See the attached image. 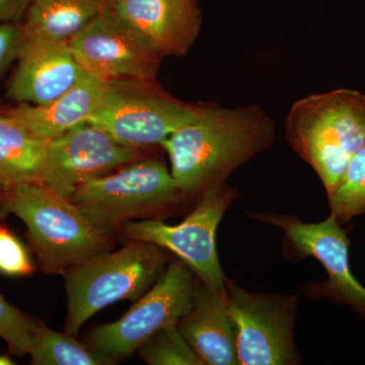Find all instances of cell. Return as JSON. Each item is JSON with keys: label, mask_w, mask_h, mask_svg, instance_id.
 <instances>
[{"label": "cell", "mask_w": 365, "mask_h": 365, "mask_svg": "<svg viewBox=\"0 0 365 365\" xmlns=\"http://www.w3.org/2000/svg\"><path fill=\"white\" fill-rule=\"evenodd\" d=\"M275 127L258 106L204 104L201 114L163 140L170 174L184 196L223 184L240 165L270 148Z\"/></svg>", "instance_id": "obj_1"}, {"label": "cell", "mask_w": 365, "mask_h": 365, "mask_svg": "<svg viewBox=\"0 0 365 365\" xmlns=\"http://www.w3.org/2000/svg\"><path fill=\"white\" fill-rule=\"evenodd\" d=\"M18 216L43 272L62 275L91 257L110 251V232L101 230L69 199L43 184L11 187L0 195V218Z\"/></svg>", "instance_id": "obj_2"}, {"label": "cell", "mask_w": 365, "mask_h": 365, "mask_svg": "<svg viewBox=\"0 0 365 365\" xmlns=\"http://www.w3.org/2000/svg\"><path fill=\"white\" fill-rule=\"evenodd\" d=\"M285 132L330 194L365 146V96L341 88L302 98L288 113Z\"/></svg>", "instance_id": "obj_3"}, {"label": "cell", "mask_w": 365, "mask_h": 365, "mask_svg": "<svg viewBox=\"0 0 365 365\" xmlns=\"http://www.w3.org/2000/svg\"><path fill=\"white\" fill-rule=\"evenodd\" d=\"M168 260L165 249L131 240L69 269L63 275L68 304L64 332L76 336L91 317L119 300L135 302L160 279Z\"/></svg>", "instance_id": "obj_4"}, {"label": "cell", "mask_w": 365, "mask_h": 365, "mask_svg": "<svg viewBox=\"0 0 365 365\" xmlns=\"http://www.w3.org/2000/svg\"><path fill=\"white\" fill-rule=\"evenodd\" d=\"M184 197L165 163L140 158L83 182L69 200L93 225L111 232L131 220L158 215Z\"/></svg>", "instance_id": "obj_5"}, {"label": "cell", "mask_w": 365, "mask_h": 365, "mask_svg": "<svg viewBox=\"0 0 365 365\" xmlns=\"http://www.w3.org/2000/svg\"><path fill=\"white\" fill-rule=\"evenodd\" d=\"M204 104L193 105L172 97L153 81L110 83L102 104L88 123L132 148L160 145L201 114Z\"/></svg>", "instance_id": "obj_6"}, {"label": "cell", "mask_w": 365, "mask_h": 365, "mask_svg": "<svg viewBox=\"0 0 365 365\" xmlns=\"http://www.w3.org/2000/svg\"><path fill=\"white\" fill-rule=\"evenodd\" d=\"M195 276L184 262L173 261L121 319L98 326L91 333V349L106 364H112L137 351L153 334L178 326L195 299Z\"/></svg>", "instance_id": "obj_7"}, {"label": "cell", "mask_w": 365, "mask_h": 365, "mask_svg": "<svg viewBox=\"0 0 365 365\" xmlns=\"http://www.w3.org/2000/svg\"><path fill=\"white\" fill-rule=\"evenodd\" d=\"M202 195L195 210L179 225L146 218L124 223L123 230L130 240L148 242L174 254L201 283L227 297V279L216 251V230L237 191L223 182L206 190Z\"/></svg>", "instance_id": "obj_8"}, {"label": "cell", "mask_w": 365, "mask_h": 365, "mask_svg": "<svg viewBox=\"0 0 365 365\" xmlns=\"http://www.w3.org/2000/svg\"><path fill=\"white\" fill-rule=\"evenodd\" d=\"M225 302L237 327L240 365L299 364L292 297L252 294L227 280Z\"/></svg>", "instance_id": "obj_9"}, {"label": "cell", "mask_w": 365, "mask_h": 365, "mask_svg": "<svg viewBox=\"0 0 365 365\" xmlns=\"http://www.w3.org/2000/svg\"><path fill=\"white\" fill-rule=\"evenodd\" d=\"M141 157L140 148L120 143L103 129L83 122L48 143L42 184L71 199L83 182L111 174Z\"/></svg>", "instance_id": "obj_10"}, {"label": "cell", "mask_w": 365, "mask_h": 365, "mask_svg": "<svg viewBox=\"0 0 365 365\" xmlns=\"http://www.w3.org/2000/svg\"><path fill=\"white\" fill-rule=\"evenodd\" d=\"M68 44L83 71L107 83L153 81L162 63V57L107 9Z\"/></svg>", "instance_id": "obj_11"}, {"label": "cell", "mask_w": 365, "mask_h": 365, "mask_svg": "<svg viewBox=\"0 0 365 365\" xmlns=\"http://www.w3.org/2000/svg\"><path fill=\"white\" fill-rule=\"evenodd\" d=\"M258 217L284 230L302 256L317 259L328 273L327 289L330 294L365 317V287L353 276L349 239L335 216L330 215L324 222L317 223L272 213H261Z\"/></svg>", "instance_id": "obj_12"}, {"label": "cell", "mask_w": 365, "mask_h": 365, "mask_svg": "<svg viewBox=\"0 0 365 365\" xmlns=\"http://www.w3.org/2000/svg\"><path fill=\"white\" fill-rule=\"evenodd\" d=\"M197 0H110L107 11L158 56H184L195 43L202 14Z\"/></svg>", "instance_id": "obj_13"}, {"label": "cell", "mask_w": 365, "mask_h": 365, "mask_svg": "<svg viewBox=\"0 0 365 365\" xmlns=\"http://www.w3.org/2000/svg\"><path fill=\"white\" fill-rule=\"evenodd\" d=\"M6 97L21 104L46 105L66 93L88 76L68 42L30 37L16 59Z\"/></svg>", "instance_id": "obj_14"}, {"label": "cell", "mask_w": 365, "mask_h": 365, "mask_svg": "<svg viewBox=\"0 0 365 365\" xmlns=\"http://www.w3.org/2000/svg\"><path fill=\"white\" fill-rule=\"evenodd\" d=\"M178 328L202 364L240 365L237 327L225 295L202 283Z\"/></svg>", "instance_id": "obj_15"}, {"label": "cell", "mask_w": 365, "mask_h": 365, "mask_svg": "<svg viewBox=\"0 0 365 365\" xmlns=\"http://www.w3.org/2000/svg\"><path fill=\"white\" fill-rule=\"evenodd\" d=\"M110 83L86 76L78 85L46 105L18 104L6 115L46 143L88 120L104 100Z\"/></svg>", "instance_id": "obj_16"}, {"label": "cell", "mask_w": 365, "mask_h": 365, "mask_svg": "<svg viewBox=\"0 0 365 365\" xmlns=\"http://www.w3.org/2000/svg\"><path fill=\"white\" fill-rule=\"evenodd\" d=\"M110 0H32L24 32L30 37L68 42L107 9Z\"/></svg>", "instance_id": "obj_17"}, {"label": "cell", "mask_w": 365, "mask_h": 365, "mask_svg": "<svg viewBox=\"0 0 365 365\" xmlns=\"http://www.w3.org/2000/svg\"><path fill=\"white\" fill-rule=\"evenodd\" d=\"M48 143L0 113V174L9 184H42Z\"/></svg>", "instance_id": "obj_18"}, {"label": "cell", "mask_w": 365, "mask_h": 365, "mask_svg": "<svg viewBox=\"0 0 365 365\" xmlns=\"http://www.w3.org/2000/svg\"><path fill=\"white\" fill-rule=\"evenodd\" d=\"M29 354L34 365L107 364L73 335L57 332L41 321Z\"/></svg>", "instance_id": "obj_19"}, {"label": "cell", "mask_w": 365, "mask_h": 365, "mask_svg": "<svg viewBox=\"0 0 365 365\" xmlns=\"http://www.w3.org/2000/svg\"><path fill=\"white\" fill-rule=\"evenodd\" d=\"M328 198L331 215L340 223L365 213V146L350 160L344 176Z\"/></svg>", "instance_id": "obj_20"}, {"label": "cell", "mask_w": 365, "mask_h": 365, "mask_svg": "<svg viewBox=\"0 0 365 365\" xmlns=\"http://www.w3.org/2000/svg\"><path fill=\"white\" fill-rule=\"evenodd\" d=\"M139 356L150 365H202L178 326L153 334L137 349Z\"/></svg>", "instance_id": "obj_21"}, {"label": "cell", "mask_w": 365, "mask_h": 365, "mask_svg": "<svg viewBox=\"0 0 365 365\" xmlns=\"http://www.w3.org/2000/svg\"><path fill=\"white\" fill-rule=\"evenodd\" d=\"M39 322L24 314L0 294V338L13 354L26 355L32 349Z\"/></svg>", "instance_id": "obj_22"}, {"label": "cell", "mask_w": 365, "mask_h": 365, "mask_svg": "<svg viewBox=\"0 0 365 365\" xmlns=\"http://www.w3.org/2000/svg\"><path fill=\"white\" fill-rule=\"evenodd\" d=\"M35 271L25 245L0 223V273L9 277H25Z\"/></svg>", "instance_id": "obj_23"}, {"label": "cell", "mask_w": 365, "mask_h": 365, "mask_svg": "<svg viewBox=\"0 0 365 365\" xmlns=\"http://www.w3.org/2000/svg\"><path fill=\"white\" fill-rule=\"evenodd\" d=\"M24 42L21 23L0 24V78L18 59Z\"/></svg>", "instance_id": "obj_24"}, {"label": "cell", "mask_w": 365, "mask_h": 365, "mask_svg": "<svg viewBox=\"0 0 365 365\" xmlns=\"http://www.w3.org/2000/svg\"><path fill=\"white\" fill-rule=\"evenodd\" d=\"M32 0H0V24L21 23Z\"/></svg>", "instance_id": "obj_25"}, {"label": "cell", "mask_w": 365, "mask_h": 365, "mask_svg": "<svg viewBox=\"0 0 365 365\" xmlns=\"http://www.w3.org/2000/svg\"><path fill=\"white\" fill-rule=\"evenodd\" d=\"M11 185L9 184V182L6 181V178L2 176L0 174V195L4 192L7 191L9 188H11Z\"/></svg>", "instance_id": "obj_26"}, {"label": "cell", "mask_w": 365, "mask_h": 365, "mask_svg": "<svg viewBox=\"0 0 365 365\" xmlns=\"http://www.w3.org/2000/svg\"><path fill=\"white\" fill-rule=\"evenodd\" d=\"M14 360L9 355L0 354V365H14Z\"/></svg>", "instance_id": "obj_27"}, {"label": "cell", "mask_w": 365, "mask_h": 365, "mask_svg": "<svg viewBox=\"0 0 365 365\" xmlns=\"http://www.w3.org/2000/svg\"><path fill=\"white\" fill-rule=\"evenodd\" d=\"M0 113H1V112H0Z\"/></svg>", "instance_id": "obj_28"}]
</instances>
